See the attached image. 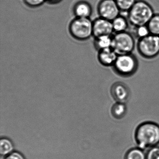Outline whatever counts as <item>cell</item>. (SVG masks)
I'll list each match as a JSON object with an SVG mask.
<instances>
[{
    "label": "cell",
    "mask_w": 159,
    "mask_h": 159,
    "mask_svg": "<svg viewBox=\"0 0 159 159\" xmlns=\"http://www.w3.org/2000/svg\"><path fill=\"white\" fill-rule=\"evenodd\" d=\"M134 138L139 148L144 150L159 144V125L151 121L144 122L135 131Z\"/></svg>",
    "instance_id": "1"
},
{
    "label": "cell",
    "mask_w": 159,
    "mask_h": 159,
    "mask_svg": "<svg viewBox=\"0 0 159 159\" xmlns=\"http://www.w3.org/2000/svg\"><path fill=\"white\" fill-rule=\"evenodd\" d=\"M154 15L153 9L149 3L139 0L128 12L127 19L134 27L145 25H148Z\"/></svg>",
    "instance_id": "2"
},
{
    "label": "cell",
    "mask_w": 159,
    "mask_h": 159,
    "mask_svg": "<svg viewBox=\"0 0 159 159\" xmlns=\"http://www.w3.org/2000/svg\"><path fill=\"white\" fill-rule=\"evenodd\" d=\"M70 34L79 40H85L93 35V22L89 18L76 17L69 26Z\"/></svg>",
    "instance_id": "3"
},
{
    "label": "cell",
    "mask_w": 159,
    "mask_h": 159,
    "mask_svg": "<svg viewBox=\"0 0 159 159\" xmlns=\"http://www.w3.org/2000/svg\"><path fill=\"white\" fill-rule=\"evenodd\" d=\"M115 72L123 77H129L135 73L138 67L136 57L132 53L118 55L113 66Z\"/></svg>",
    "instance_id": "4"
},
{
    "label": "cell",
    "mask_w": 159,
    "mask_h": 159,
    "mask_svg": "<svg viewBox=\"0 0 159 159\" xmlns=\"http://www.w3.org/2000/svg\"><path fill=\"white\" fill-rule=\"evenodd\" d=\"M135 43L134 37L129 32L115 33L112 36L111 48L118 55L132 53L134 49Z\"/></svg>",
    "instance_id": "5"
},
{
    "label": "cell",
    "mask_w": 159,
    "mask_h": 159,
    "mask_svg": "<svg viewBox=\"0 0 159 159\" xmlns=\"http://www.w3.org/2000/svg\"><path fill=\"white\" fill-rule=\"evenodd\" d=\"M138 51L144 58L152 59L159 54V36L150 34L139 39Z\"/></svg>",
    "instance_id": "6"
},
{
    "label": "cell",
    "mask_w": 159,
    "mask_h": 159,
    "mask_svg": "<svg viewBox=\"0 0 159 159\" xmlns=\"http://www.w3.org/2000/svg\"><path fill=\"white\" fill-rule=\"evenodd\" d=\"M100 17L112 21L120 16V11L115 0H102L98 7Z\"/></svg>",
    "instance_id": "7"
},
{
    "label": "cell",
    "mask_w": 159,
    "mask_h": 159,
    "mask_svg": "<svg viewBox=\"0 0 159 159\" xmlns=\"http://www.w3.org/2000/svg\"><path fill=\"white\" fill-rule=\"evenodd\" d=\"M113 32L111 21L100 17L93 22V35L95 38L102 36H112Z\"/></svg>",
    "instance_id": "8"
},
{
    "label": "cell",
    "mask_w": 159,
    "mask_h": 159,
    "mask_svg": "<svg viewBox=\"0 0 159 159\" xmlns=\"http://www.w3.org/2000/svg\"><path fill=\"white\" fill-rule=\"evenodd\" d=\"M111 93L116 102L125 103L130 97V91L128 86L120 82L115 83L112 85Z\"/></svg>",
    "instance_id": "9"
},
{
    "label": "cell",
    "mask_w": 159,
    "mask_h": 159,
    "mask_svg": "<svg viewBox=\"0 0 159 159\" xmlns=\"http://www.w3.org/2000/svg\"><path fill=\"white\" fill-rule=\"evenodd\" d=\"M118 56V54L112 48H108L99 51L98 59L103 66H111L115 64Z\"/></svg>",
    "instance_id": "10"
},
{
    "label": "cell",
    "mask_w": 159,
    "mask_h": 159,
    "mask_svg": "<svg viewBox=\"0 0 159 159\" xmlns=\"http://www.w3.org/2000/svg\"><path fill=\"white\" fill-rule=\"evenodd\" d=\"M73 11L77 17L89 18L92 13V6L86 2H79L74 5Z\"/></svg>",
    "instance_id": "11"
},
{
    "label": "cell",
    "mask_w": 159,
    "mask_h": 159,
    "mask_svg": "<svg viewBox=\"0 0 159 159\" xmlns=\"http://www.w3.org/2000/svg\"><path fill=\"white\" fill-rule=\"evenodd\" d=\"M111 22L113 31L115 33L125 32L128 28L129 21L124 16L120 15Z\"/></svg>",
    "instance_id": "12"
},
{
    "label": "cell",
    "mask_w": 159,
    "mask_h": 159,
    "mask_svg": "<svg viewBox=\"0 0 159 159\" xmlns=\"http://www.w3.org/2000/svg\"><path fill=\"white\" fill-rule=\"evenodd\" d=\"M112 36H102L95 39L94 45L98 51L111 48L112 46Z\"/></svg>",
    "instance_id": "13"
},
{
    "label": "cell",
    "mask_w": 159,
    "mask_h": 159,
    "mask_svg": "<svg viewBox=\"0 0 159 159\" xmlns=\"http://www.w3.org/2000/svg\"><path fill=\"white\" fill-rule=\"evenodd\" d=\"M127 109L125 103L116 102L111 107V115L115 119L120 120L126 115Z\"/></svg>",
    "instance_id": "14"
},
{
    "label": "cell",
    "mask_w": 159,
    "mask_h": 159,
    "mask_svg": "<svg viewBox=\"0 0 159 159\" xmlns=\"http://www.w3.org/2000/svg\"><path fill=\"white\" fill-rule=\"evenodd\" d=\"M14 146L11 139L2 138L0 140V154L2 156H7L13 152Z\"/></svg>",
    "instance_id": "15"
},
{
    "label": "cell",
    "mask_w": 159,
    "mask_h": 159,
    "mask_svg": "<svg viewBox=\"0 0 159 159\" xmlns=\"http://www.w3.org/2000/svg\"><path fill=\"white\" fill-rule=\"evenodd\" d=\"M124 159H146V152L139 147L133 148L127 151Z\"/></svg>",
    "instance_id": "16"
},
{
    "label": "cell",
    "mask_w": 159,
    "mask_h": 159,
    "mask_svg": "<svg viewBox=\"0 0 159 159\" xmlns=\"http://www.w3.org/2000/svg\"><path fill=\"white\" fill-rule=\"evenodd\" d=\"M147 25L151 34L159 36V14H154Z\"/></svg>",
    "instance_id": "17"
},
{
    "label": "cell",
    "mask_w": 159,
    "mask_h": 159,
    "mask_svg": "<svg viewBox=\"0 0 159 159\" xmlns=\"http://www.w3.org/2000/svg\"><path fill=\"white\" fill-rule=\"evenodd\" d=\"M120 11L128 12L135 3L136 0H115Z\"/></svg>",
    "instance_id": "18"
},
{
    "label": "cell",
    "mask_w": 159,
    "mask_h": 159,
    "mask_svg": "<svg viewBox=\"0 0 159 159\" xmlns=\"http://www.w3.org/2000/svg\"><path fill=\"white\" fill-rule=\"evenodd\" d=\"M134 27L135 36L138 38V39H143L151 34L149 29L147 25L139 26Z\"/></svg>",
    "instance_id": "19"
},
{
    "label": "cell",
    "mask_w": 159,
    "mask_h": 159,
    "mask_svg": "<svg viewBox=\"0 0 159 159\" xmlns=\"http://www.w3.org/2000/svg\"><path fill=\"white\" fill-rule=\"evenodd\" d=\"M146 159H159V147L149 148L146 152Z\"/></svg>",
    "instance_id": "20"
},
{
    "label": "cell",
    "mask_w": 159,
    "mask_h": 159,
    "mask_svg": "<svg viewBox=\"0 0 159 159\" xmlns=\"http://www.w3.org/2000/svg\"><path fill=\"white\" fill-rule=\"evenodd\" d=\"M46 0H24L25 3L30 7H38L43 4Z\"/></svg>",
    "instance_id": "21"
},
{
    "label": "cell",
    "mask_w": 159,
    "mask_h": 159,
    "mask_svg": "<svg viewBox=\"0 0 159 159\" xmlns=\"http://www.w3.org/2000/svg\"><path fill=\"white\" fill-rule=\"evenodd\" d=\"M5 159H25L24 155L18 152H14L7 155Z\"/></svg>",
    "instance_id": "22"
},
{
    "label": "cell",
    "mask_w": 159,
    "mask_h": 159,
    "mask_svg": "<svg viewBox=\"0 0 159 159\" xmlns=\"http://www.w3.org/2000/svg\"><path fill=\"white\" fill-rule=\"evenodd\" d=\"M49 3L52 4H56V3H59L60 2L62 1V0H46Z\"/></svg>",
    "instance_id": "23"
}]
</instances>
